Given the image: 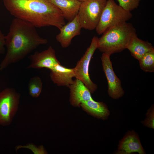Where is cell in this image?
Returning a JSON list of instances; mask_svg holds the SVG:
<instances>
[{
	"label": "cell",
	"mask_w": 154,
	"mask_h": 154,
	"mask_svg": "<svg viewBox=\"0 0 154 154\" xmlns=\"http://www.w3.org/2000/svg\"><path fill=\"white\" fill-rule=\"evenodd\" d=\"M141 68L145 72H154V50L146 53L139 60Z\"/></svg>",
	"instance_id": "obj_17"
},
{
	"label": "cell",
	"mask_w": 154,
	"mask_h": 154,
	"mask_svg": "<svg viewBox=\"0 0 154 154\" xmlns=\"http://www.w3.org/2000/svg\"><path fill=\"white\" fill-rule=\"evenodd\" d=\"M102 34L98 38L97 48L110 55L127 49L132 38L137 35L133 25L127 22L109 28Z\"/></svg>",
	"instance_id": "obj_3"
},
{
	"label": "cell",
	"mask_w": 154,
	"mask_h": 154,
	"mask_svg": "<svg viewBox=\"0 0 154 154\" xmlns=\"http://www.w3.org/2000/svg\"><path fill=\"white\" fill-rule=\"evenodd\" d=\"M135 152L139 154L145 153L137 133L130 131L119 142L117 153L129 154Z\"/></svg>",
	"instance_id": "obj_10"
},
{
	"label": "cell",
	"mask_w": 154,
	"mask_h": 154,
	"mask_svg": "<svg viewBox=\"0 0 154 154\" xmlns=\"http://www.w3.org/2000/svg\"><path fill=\"white\" fill-rule=\"evenodd\" d=\"M42 83L40 78L38 76L31 78L29 80L28 87L30 95L37 98L40 95L42 88Z\"/></svg>",
	"instance_id": "obj_18"
},
{
	"label": "cell",
	"mask_w": 154,
	"mask_h": 154,
	"mask_svg": "<svg viewBox=\"0 0 154 154\" xmlns=\"http://www.w3.org/2000/svg\"><path fill=\"white\" fill-rule=\"evenodd\" d=\"M36 28L20 19L15 18L12 20L5 36L7 52L0 64V70L22 60L38 46L47 43L46 39L39 35Z\"/></svg>",
	"instance_id": "obj_1"
},
{
	"label": "cell",
	"mask_w": 154,
	"mask_h": 154,
	"mask_svg": "<svg viewBox=\"0 0 154 154\" xmlns=\"http://www.w3.org/2000/svg\"><path fill=\"white\" fill-rule=\"evenodd\" d=\"M107 0H87L81 2L78 16L82 28L92 30L99 21Z\"/></svg>",
	"instance_id": "obj_5"
},
{
	"label": "cell",
	"mask_w": 154,
	"mask_h": 154,
	"mask_svg": "<svg viewBox=\"0 0 154 154\" xmlns=\"http://www.w3.org/2000/svg\"><path fill=\"white\" fill-rule=\"evenodd\" d=\"M50 71L51 80L58 86L68 87L73 83V78L75 77L74 68H67L59 63Z\"/></svg>",
	"instance_id": "obj_12"
},
{
	"label": "cell",
	"mask_w": 154,
	"mask_h": 154,
	"mask_svg": "<svg viewBox=\"0 0 154 154\" xmlns=\"http://www.w3.org/2000/svg\"><path fill=\"white\" fill-rule=\"evenodd\" d=\"M61 11L65 19L70 21L78 15L81 3L78 0H50Z\"/></svg>",
	"instance_id": "obj_14"
},
{
	"label": "cell",
	"mask_w": 154,
	"mask_h": 154,
	"mask_svg": "<svg viewBox=\"0 0 154 154\" xmlns=\"http://www.w3.org/2000/svg\"><path fill=\"white\" fill-rule=\"evenodd\" d=\"M4 5L15 18L36 28L52 26L59 29L66 23L61 11L50 0H3Z\"/></svg>",
	"instance_id": "obj_2"
},
{
	"label": "cell",
	"mask_w": 154,
	"mask_h": 154,
	"mask_svg": "<svg viewBox=\"0 0 154 154\" xmlns=\"http://www.w3.org/2000/svg\"><path fill=\"white\" fill-rule=\"evenodd\" d=\"M29 58L30 62L27 69L45 68L50 70L60 63L56 58L54 50L51 46L41 52H35Z\"/></svg>",
	"instance_id": "obj_8"
},
{
	"label": "cell",
	"mask_w": 154,
	"mask_h": 154,
	"mask_svg": "<svg viewBox=\"0 0 154 154\" xmlns=\"http://www.w3.org/2000/svg\"><path fill=\"white\" fill-rule=\"evenodd\" d=\"M68 88L70 101L73 106H79L82 102L92 99L89 90L79 79L76 78Z\"/></svg>",
	"instance_id": "obj_11"
},
{
	"label": "cell",
	"mask_w": 154,
	"mask_h": 154,
	"mask_svg": "<svg viewBox=\"0 0 154 154\" xmlns=\"http://www.w3.org/2000/svg\"><path fill=\"white\" fill-rule=\"evenodd\" d=\"M127 49L129 51L132 56L138 60L147 53L154 50V47L151 43L139 39L137 35L132 38Z\"/></svg>",
	"instance_id": "obj_15"
},
{
	"label": "cell",
	"mask_w": 154,
	"mask_h": 154,
	"mask_svg": "<svg viewBox=\"0 0 154 154\" xmlns=\"http://www.w3.org/2000/svg\"><path fill=\"white\" fill-rule=\"evenodd\" d=\"M5 36L0 30V53L3 54L5 52Z\"/></svg>",
	"instance_id": "obj_21"
},
{
	"label": "cell",
	"mask_w": 154,
	"mask_h": 154,
	"mask_svg": "<svg viewBox=\"0 0 154 154\" xmlns=\"http://www.w3.org/2000/svg\"><path fill=\"white\" fill-rule=\"evenodd\" d=\"M132 17L131 12L124 10L114 0H107L96 31L98 34L101 35L108 28L126 22Z\"/></svg>",
	"instance_id": "obj_4"
},
{
	"label": "cell",
	"mask_w": 154,
	"mask_h": 154,
	"mask_svg": "<svg viewBox=\"0 0 154 154\" xmlns=\"http://www.w3.org/2000/svg\"><path fill=\"white\" fill-rule=\"evenodd\" d=\"M20 95L13 88H6L0 92V124L10 123L17 110Z\"/></svg>",
	"instance_id": "obj_6"
},
{
	"label": "cell",
	"mask_w": 154,
	"mask_h": 154,
	"mask_svg": "<svg viewBox=\"0 0 154 154\" xmlns=\"http://www.w3.org/2000/svg\"><path fill=\"white\" fill-rule=\"evenodd\" d=\"M80 1H81V2H83V1H86L87 0H78Z\"/></svg>",
	"instance_id": "obj_22"
},
{
	"label": "cell",
	"mask_w": 154,
	"mask_h": 154,
	"mask_svg": "<svg viewBox=\"0 0 154 154\" xmlns=\"http://www.w3.org/2000/svg\"><path fill=\"white\" fill-rule=\"evenodd\" d=\"M154 107L152 106L148 110L146 113V117L142 121L144 125L150 128L154 129Z\"/></svg>",
	"instance_id": "obj_20"
},
{
	"label": "cell",
	"mask_w": 154,
	"mask_h": 154,
	"mask_svg": "<svg viewBox=\"0 0 154 154\" xmlns=\"http://www.w3.org/2000/svg\"><path fill=\"white\" fill-rule=\"evenodd\" d=\"M91 60L83 55L78 61L74 69L75 77L82 81L91 93H93L98 87L92 81L89 76V68Z\"/></svg>",
	"instance_id": "obj_13"
},
{
	"label": "cell",
	"mask_w": 154,
	"mask_h": 154,
	"mask_svg": "<svg viewBox=\"0 0 154 154\" xmlns=\"http://www.w3.org/2000/svg\"><path fill=\"white\" fill-rule=\"evenodd\" d=\"M80 106L89 113L99 118L105 119L110 114L104 104L95 101L93 99L82 102Z\"/></svg>",
	"instance_id": "obj_16"
},
{
	"label": "cell",
	"mask_w": 154,
	"mask_h": 154,
	"mask_svg": "<svg viewBox=\"0 0 154 154\" xmlns=\"http://www.w3.org/2000/svg\"><path fill=\"white\" fill-rule=\"evenodd\" d=\"M119 5L124 10L131 12L137 8L141 0H116Z\"/></svg>",
	"instance_id": "obj_19"
},
{
	"label": "cell",
	"mask_w": 154,
	"mask_h": 154,
	"mask_svg": "<svg viewBox=\"0 0 154 154\" xmlns=\"http://www.w3.org/2000/svg\"><path fill=\"white\" fill-rule=\"evenodd\" d=\"M110 56L103 53L101 59L102 68L107 80L108 94L112 98L116 99L122 97L124 92L120 80L114 71Z\"/></svg>",
	"instance_id": "obj_7"
},
{
	"label": "cell",
	"mask_w": 154,
	"mask_h": 154,
	"mask_svg": "<svg viewBox=\"0 0 154 154\" xmlns=\"http://www.w3.org/2000/svg\"><path fill=\"white\" fill-rule=\"evenodd\" d=\"M81 29L77 15L59 29L60 33L56 38L63 48H67L70 44L73 38L80 35Z\"/></svg>",
	"instance_id": "obj_9"
}]
</instances>
